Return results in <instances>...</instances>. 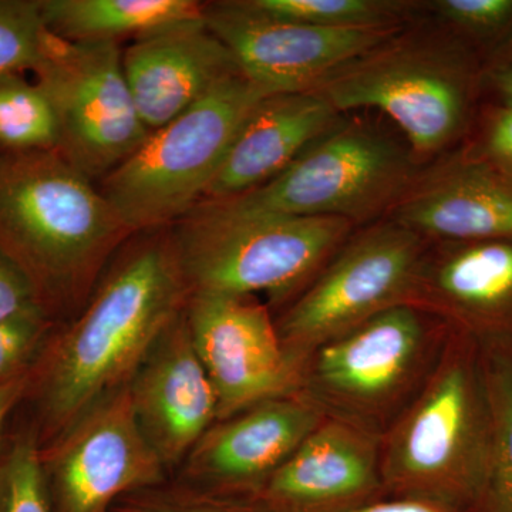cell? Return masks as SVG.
<instances>
[{"label": "cell", "instance_id": "obj_26", "mask_svg": "<svg viewBox=\"0 0 512 512\" xmlns=\"http://www.w3.org/2000/svg\"><path fill=\"white\" fill-rule=\"evenodd\" d=\"M429 9L483 59L512 36V0H436Z\"/></svg>", "mask_w": 512, "mask_h": 512}, {"label": "cell", "instance_id": "obj_13", "mask_svg": "<svg viewBox=\"0 0 512 512\" xmlns=\"http://www.w3.org/2000/svg\"><path fill=\"white\" fill-rule=\"evenodd\" d=\"M144 439L168 471H177L218 421V397L192 345L184 312L164 330L128 383Z\"/></svg>", "mask_w": 512, "mask_h": 512}, {"label": "cell", "instance_id": "obj_12", "mask_svg": "<svg viewBox=\"0 0 512 512\" xmlns=\"http://www.w3.org/2000/svg\"><path fill=\"white\" fill-rule=\"evenodd\" d=\"M185 319L217 393L218 421L295 389L298 363L266 306L251 296L191 295Z\"/></svg>", "mask_w": 512, "mask_h": 512}, {"label": "cell", "instance_id": "obj_5", "mask_svg": "<svg viewBox=\"0 0 512 512\" xmlns=\"http://www.w3.org/2000/svg\"><path fill=\"white\" fill-rule=\"evenodd\" d=\"M268 93L241 72L150 131L101 183V194L134 234L183 220L220 171L239 128Z\"/></svg>", "mask_w": 512, "mask_h": 512}, {"label": "cell", "instance_id": "obj_14", "mask_svg": "<svg viewBox=\"0 0 512 512\" xmlns=\"http://www.w3.org/2000/svg\"><path fill=\"white\" fill-rule=\"evenodd\" d=\"M318 429L308 404L278 397L217 421L183 461L175 481L229 495L254 494Z\"/></svg>", "mask_w": 512, "mask_h": 512}, {"label": "cell", "instance_id": "obj_27", "mask_svg": "<svg viewBox=\"0 0 512 512\" xmlns=\"http://www.w3.org/2000/svg\"><path fill=\"white\" fill-rule=\"evenodd\" d=\"M49 37L40 0H0V79L33 72Z\"/></svg>", "mask_w": 512, "mask_h": 512}, {"label": "cell", "instance_id": "obj_25", "mask_svg": "<svg viewBox=\"0 0 512 512\" xmlns=\"http://www.w3.org/2000/svg\"><path fill=\"white\" fill-rule=\"evenodd\" d=\"M0 512H53L35 430L19 434L0 456Z\"/></svg>", "mask_w": 512, "mask_h": 512}, {"label": "cell", "instance_id": "obj_10", "mask_svg": "<svg viewBox=\"0 0 512 512\" xmlns=\"http://www.w3.org/2000/svg\"><path fill=\"white\" fill-rule=\"evenodd\" d=\"M53 512H111L121 498L170 480L121 387L42 448Z\"/></svg>", "mask_w": 512, "mask_h": 512}, {"label": "cell", "instance_id": "obj_2", "mask_svg": "<svg viewBox=\"0 0 512 512\" xmlns=\"http://www.w3.org/2000/svg\"><path fill=\"white\" fill-rule=\"evenodd\" d=\"M130 234L92 180L59 151L0 156V252L26 275L52 318L82 309Z\"/></svg>", "mask_w": 512, "mask_h": 512}, {"label": "cell", "instance_id": "obj_28", "mask_svg": "<svg viewBox=\"0 0 512 512\" xmlns=\"http://www.w3.org/2000/svg\"><path fill=\"white\" fill-rule=\"evenodd\" d=\"M111 512H274L254 497L211 493L180 481L126 495Z\"/></svg>", "mask_w": 512, "mask_h": 512}, {"label": "cell", "instance_id": "obj_15", "mask_svg": "<svg viewBox=\"0 0 512 512\" xmlns=\"http://www.w3.org/2000/svg\"><path fill=\"white\" fill-rule=\"evenodd\" d=\"M386 218L424 239H512V181L458 146L417 173Z\"/></svg>", "mask_w": 512, "mask_h": 512}, {"label": "cell", "instance_id": "obj_6", "mask_svg": "<svg viewBox=\"0 0 512 512\" xmlns=\"http://www.w3.org/2000/svg\"><path fill=\"white\" fill-rule=\"evenodd\" d=\"M416 165L412 151L384 131L342 120L274 180L228 200L249 211L366 224L389 215L419 173Z\"/></svg>", "mask_w": 512, "mask_h": 512}, {"label": "cell", "instance_id": "obj_18", "mask_svg": "<svg viewBox=\"0 0 512 512\" xmlns=\"http://www.w3.org/2000/svg\"><path fill=\"white\" fill-rule=\"evenodd\" d=\"M421 286L487 343L512 346V239L439 241L436 259H421Z\"/></svg>", "mask_w": 512, "mask_h": 512}, {"label": "cell", "instance_id": "obj_31", "mask_svg": "<svg viewBox=\"0 0 512 512\" xmlns=\"http://www.w3.org/2000/svg\"><path fill=\"white\" fill-rule=\"evenodd\" d=\"M481 104L512 107V36L483 60Z\"/></svg>", "mask_w": 512, "mask_h": 512}, {"label": "cell", "instance_id": "obj_32", "mask_svg": "<svg viewBox=\"0 0 512 512\" xmlns=\"http://www.w3.org/2000/svg\"><path fill=\"white\" fill-rule=\"evenodd\" d=\"M39 306L43 308L29 279L0 252V322Z\"/></svg>", "mask_w": 512, "mask_h": 512}, {"label": "cell", "instance_id": "obj_29", "mask_svg": "<svg viewBox=\"0 0 512 512\" xmlns=\"http://www.w3.org/2000/svg\"><path fill=\"white\" fill-rule=\"evenodd\" d=\"M52 330L53 318L40 306L0 322V382L29 373Z\"/></svg>", "mask_w": 512, "mask_h": 512}, {"label": "cell", "instance_id": "obj_33", "mask_svg": "<svg viewBox=\"0 0 512 512\" xmlns=\"http://www.w3.org/2000/svg\"><path fill=\"white\" fill-rule=\"evenodd\" d=\"M350 512H476L466 510V508L454 507V505L443 503V501L427 500H400L389 501V503H379L367 505Z\"/></svg>", "mask_w": 512, "mask_h": 512}, {"label": "cell", "instance_id": "obj_9", "mask_svg": "<svg viewBox=\"0 0 512 512\" xmlns=\"http://www.w3.org/2000/svg\"><path fill=\"white\" fill-rule=\"evenodd\" d=\"M33 73L55 110L57 151L89 180L107 177L150 134L128 89L119 43L50 33Z\"/></svg>", "mask_w": 512, "mask_h": 512}, {"label": "cell", "instance_id": "obj_7", "mask_svg": "<svg viewBox=\"0 0 512 512\" xmlns=\"http://www.w3.org/2000/svg\"><path fill=\"white\" fill-rule=\"evenodd\" d=\"M483 357L463 346L403 421L389 451L390 474L410 488L478 512L490 450Z\"/></svg>", "mask_w": 512, "mask_h": 512}, {"label": "cell", "instance_id": "obj_19", "mask_svg": "<svg viewBox=\"0 0 512 512\" xmlns=\"http://www.w3.org/2000/svg\"><path fill=\"white\" fill-rule=\"evenodd\" d=\"M421 340L419 313L406 303L396 305L320 346L316 375L340 396L376 400L402 382Z\"/></svg>", "mask_w": 512, "mask_h": 512}, {"label": "cell", "instance_id": "obj_3", "mask_svg": "<svg viewBox=\"0 0 512 512\" xmlns=\"http://www.w3.org/2000/svg\"><path fill=\"white\" fill-rule=\"evenodd\" d=\"M483 57L437 22L414 26L357 57L313 93L339 113L382 111L417 165L463 144L481 107Z\"/></svg>", "mask_w": 512, "mask_h": 512}, {"label": "cell", "instance_id": "obj_4", "mask_svg": "<svg viewBox=\"0 0 512 512\" xmlns=\"http://www.w3.org/2000/svg\"><path fill=\"white\" fill-rule=\"evenodd\" d=\"M356 225L202 201L171 235L191 295L284 299L328 264Z\"/></svg>", "mask_w": 512, "mask_h": 512}, {"label": "cell", "instance_id": "obj_23", "mask_svg": "<svg viewBox=\"0 0 512 512\" xmlns=\"http://www.w3.org/2000/svg\"><path fill=\"white\" fill-rule=\"evenodd\" d=\"M274 18L350 30L400 29L413 23L423 3L409 0H248Z\"/></svg>", "mask_w": 512, "mask_h": 512}, {"label": "cell", "instance_id": "obj_20", "mask_svg": "<svg viewBox=\"0 0 512 512\" xmlns=\"http://www.w3.org/2000/svg\"><path fill=\"white\" fill-rule=\"evenodd\" d=\"M375 481L372 454L349 430H313L251 497L274 512H299L363 493Z\"/></svg>", "mask_w": 512, "mask_h": 512}, {"label": "cell", "instance_id": "obj_17", "mask_svg": "<svg viewBox=\"0 0 512 512\" xmlns=\"http://www.w3.org/2000/svg\"><path fill=\"white\" fill-rule=\"evenodd\" d=\"M342 120L318 93L268 94L239 128L204 201L228 200L269 183Z\"/></svg>", "mask_w": 512, "mask_h": 512}, {"label": "cell", "instance_id": "obj_24", "mask_svg": "<svg viewBox=\"0 0 512 512\" xmlns=\"http://www.w3.org/2000/svg\"><path fill=\"white\" fill-rule=\"evenodd\" d=\"M0 147L8 153L59 147L55 110L37 84L22 76L0 79Z\"/></svg>", "mask_w": 512, "mask_h": 512}, {"label": "cell", "instance_id": "obj_21", "mask_svg": "<svg viewBox=\"0 0 512 512\" xmlns=\"http://www.w3.org/2000/svg\"><path fill=\"white\" fill-rule=\"evenodd\" d=\"M43 22L69 42L119 43L204 18L195 0H40Z\"/></svg>", "mask_w": 512, "mask_h": 512}, {"label": "cell", "instance_id": "obj_8", "mask_svg": "<svg viewBox=\"0 0 512 512\" xmlns=\"http://www.w3.org/2000/svg\"><path fill=\"white\" fill-rule=\"evenodd\" d=\"M424 238L390 220L350 235L279 320V338L299 363L305 350L345 335L413 293Z\"/></svg>", "mask_w": 512, "mask_h": 512}, {"label": "cell", "instance_id": "obj_30", "mask_svg": "<svg viewBox=\"0 0 512 512\" xmlns=\"http://www.w3.org/2000/svg\"><path fill=\"white\" fill-rule=\"evenodd\" d=\"M461 147L512 181V107L481 104L470 134Z\"/></svg>", "mask_w": 512, "mask_h": 512}, {"label": "cell", "instance_id": "obj_11", "mask_svg": "<svg viewBox=\"0 0 512 512\" xmlns=\"http://www.w3.org/2000/svg\"><path fill=\"white\" fill-rule=\"evenodd\" d=\"M204 20L241 73L268 94L315 92L338 70L403 29L322 28L266 15L248 0L204 5Z\"/></svg>", "mask_w": 512, "mask_h": 512}, {"label": "cell", "instance_id": "obj_16", "mask_svg": "<svg viewBox=\"0 0 512 512\" xmlns=\"http://www.w3.org/2000/svg\"><path fill=\"white\" fill-rule=\"evenodd\" d=\"M123 70L138 114L150 131L170 123L241 72L204 18L138 37L123 52Z\"/></svg>", "mask_w": 512, "mask_h": 512}, {"label": "cell", "instance_id": "obj_34", "mask_svg": "<svg viewBox=\"0 0 512 512\" xmlns=\"http://www.w3.org/2000/svg\"><path fill=\"white\" fill-rule=\"evenodd\" d=\"M30 375L32 370L25 375L15 377V379L0 382V443H2V431L5 421L10 412L15 409L16 404L28 396L30 387ZM2 456V453H0Z\"/></svg>", "mask_w": 512, "mask_h": 512}, {"label": "cell", "instance_id": "obj_1", "mask_svg": "<svg viewBox=\"0 0 512 512\" xmlns=\"http://www.w3.org/2000/svg\"><path fill=\"white\" fill-rule=\"evenodd\" d=\"M188 299L171 237L121 255L76 318L50 335L33 366L29 394H35L46 439L127 386Z\"/></svg>", "mask_w": 512, "mask_h": 512}, {"label": "cell", "instance_id": "obj_22", "mask_svg": "<svg viewBox=\"0 0 512 512\" xmlns=\"http://www.w3.org/2000/svg\"><path fill=\"white\" fill-rule=\"evenodd\" d=\"M483 370L490 406V450L478 512H512V346L487 343Z\"/></svg>", "mask_w": 512, "mask_h": 512}]
</instances>
